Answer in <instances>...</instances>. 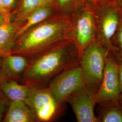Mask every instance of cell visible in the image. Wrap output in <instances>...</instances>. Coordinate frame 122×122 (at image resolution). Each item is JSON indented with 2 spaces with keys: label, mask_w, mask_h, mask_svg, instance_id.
Listing matches in <instances>:
<instances>
[{
  "label": "cell",
  "mask_w": 122,
  "mask_h": 122,
  "mask_svg": "<svg viewBox=\"0 0 122 122\" xmlns=\"http://www.w3.org/2000/svg\"><path fill=\"white\" fill-rule=\"evenodd\" d=\"M28 58L27 67L20 80L34 88L47 87L57 75L80 65V53L72 39Z\"/></svg>",
  "instance_id": "6da1fadb"
},
{
  "label": "cell",
  "mask_w": 122,
  "mask_h": 122,
  "mask_svg": "<svg viewBox=\"0 0 122 122\" xmlns=\"http://www.w3.org/2000/svg\"><path fill=\"white\" fill-rule=\"evenodd\" d=\"M71 15L57 13L19 35L10 54L30 58L68 39H72Z\"/></svg>",
  "instance_id": "7a4b0ae2"
},
{
  "label": "cell",
  "mask_w": 122,
  "mask_h": 122,
  "mask_svg": "<svg viewBox=\"0 0 122 122\" xmlns=\"http://www.w3.org/2000/svg\"><path fill=\"white\" fill-rule=\"evenodd\" d=\"M93 5L96 39L116 55L117 50L113 44V39L122 22L120 13L113 0H100Z\"/></svg>",
  "instance_id": "3957f363"
},
{
  "label": "cell",
  "mask_w": 122,
  "mask_h": 122,
  "mask_svg": "<svg viewBox=\"0 0 122 122\" xmlns=\"http://www.w3.org/2000/svg\"><path fill=\"white\" fill-rule=\"evenodd\" d=\"M71 39L80 53L96 39V26L94 7L89 1L71 15Z\"/></svg>",
  "instance_id": "277c9868"
},
{
  "label": "cell",
  "mask_w": 122,
  "mask_h": 122,
  "mask_svg": "<svg viewBox=\"0 0 122 122\" xmlns=\"http://www.w3.org/2000/svg\"><path fill=\"white\" fill-rule=\"evenodd\" d=\"M110 51L96 39L80 57L81 66L89 85L98 88L102 81L106 58Z\"/></svg>",
  "instance_id": "5b68a950"
},
{
  "label": "cell",
  "mask_w": 122,
  "mask_h": 122,
  "mask_svg": "<svg viewBox=\"0 0 122 122\" xmlns=\"http://www.w3.org/2000/svg\"><path fill=\"white\" fill-rule=\"evenodd\" d=\"M87 84L83 71L79 65L57 75L48 87L57 102L63 104L71 94Z\"/></svg>",
  "instance_id": "8992f818"
},
{
  "label": "cell",
  "mask_w": 122,
  "mask_h": 122,
  "mask_svg": "<svg viewBox=\"0 0 122 122\" xmlns=\"http://www.w3.org/2000/svg\"><path fill=\"white\" fill-rule=\"evenodd\" d=\"M34 113L38 122H49L55 118L60 111L59 104L48 87L33 88L25 100Z\"/></svg>",
  "instance_id": "52a82bcc"
},
{
  "label": "cell",
  "mask_w": 122,
  "mask_h": 122,
  "mask_svg": "<svg viewBox=\"0 0 122 122\" xmlns=\"http://www.w3.org/2000/svg\"><path fill=\"white\" fill-rule=\"evenodd\" d=\"M98 87L87 84L71 94L66 100L71 107L77 122H98L95 113Z\"/></svg>",
  "instance_id": "ba28073f"
},
{
  "label": "cell",
  "mask_w": 122,
  "mask_h": 122,
  "mask_svg": "<svg viewBox=\"0 0 122 122\" xmlns=\"http://www.w3.org/2000/svg\"><path fill=\"white\" fill-rule=\"evenodd\" d=\"M113 54L110 52L106 59L102 81L96 94L97 104L122 96L118 74L119 63Z\"/></svg>",
  "instance_id": "9c48e42d"
},
{
  "label": "cell",
  "mask_w": 122,
  "mask_h": 122,
  "mask_svg": "<svg viewBox=\"0 0 122 122\" xmlns=\"http://www.w3.org/2000/svg\"><path fill=\"white\" fill-rule=\"evenodd\" d=\"M28 61L27 57L18 54H8L3 56L0 80H20L26 70Z\"/></svg>",
  "instance_id": "30bf717a"
},
{
  "label": "cell",
  "mask_w": 122,
  "mask_h": 122,
  "mask_svg": "<svg viewBox=\"0 0 122 122\" xmlns=\"http://www.w3.org/2000/svg\"><path fill=\"white\" fill-rule=\"evenodd\" d=\"M4 122H38L30 108L24 101H10L2 120Z\"/></svg>",
  "instance_id": "8fae6325"
},
{
  "label": "cell",
  "mask_w": 122,
  "mask_h": 122,
  "mask_svg": "<svg viewBox=\"0 0 122 122\" xmlns=\"http://www.w3.org/2000/svg\"><path fill=\"white\" fill-rule=\"evenodd\" d=\"M98 122H122V98L98 103Z\"/></svg>",
  "instance_id": "7c38bea8"
},
{
  "label": "cell",
  "mask_w": 122,
  "mask_h": 122,
  "mask_svg": "<svg viewBox=\"0 0 122 122\" xmlns=\"http://www.w3.org/2000/svg\"><path fill=\"white\" fill-rule=\"evenodd\" d=\"M33 88L25 84L19 83L17 81L6 79L0 80V90L10 102L25 101Z\"/></svg>",
  "instance_id": "4fadbf2b"
},
{
  "label": "cell",
  "mask_w": 122,
  "mask_h": 122,
  "mask_svg": "<svg viewBox=\"0 0 122 122\" xmlns=\"http://www.w3.org/2000/svg\"><path fill=\"white\" fill-rule=\"evenodd\" d=\"M21 25L14 21L0 23V56L10 54L17 37Z\"/></svg>",
  "instance_id": "5bb4252c"
},
{
  "label": "cell",
  "mask_w": 122,
  "mask_h": 122,
  "mask_svg": "<svg viewBox=\"0 0 122 122\" xmlns=\"http://www.w3.org/2000/svg\"><path fill=\"white\" fill-rule=\"evenodd\" d=\"M55 0H18L16 7L12 12V21L21 25L32 11L49 5H55Z\"/></svg>",
  "instance_id": "9a60e30c"
},
{
  "label": "cell",
  "mask_w": 122,
  "mask_h": 122,
  "mask_svg": "<svg viewBox=\"0 0 122 122\" xmlns=\"http://www.w3.org/2000/svg\"><path fill=\"white\" fill-rule=\"evenodd\" d=\"M57 13L54 5H46L36 9L29 15L20 27L18 32L17 37L32 26Z\"/></svg>",
  "instance_id": "2e32d148"
},
{
  "label": "cell",
  "mask_w": 122,
  "mask_h": 122,
  "mask_svg": "<svg viewBox=\"0 0 122 122\" xmlns=\"http://www.w3.org/2000/svg\"><path fill=\"white\" fill-rule=\"evenodd\" d=\"M88 0H55L57 13L71 15L85 4Z\"/></svg>",
  "instance_id": "e0dca14e"
},
{
  "label": "cell",
  "mask_w": 122,
  "mask_h": 122,
  "mask_svg": "<svg viewBox=\"0 0 122 122\" xmlns=\"http://www.w3.org/2000/svg\"><path fill=\"white\" fill-rule=\"evenodd\" d=\"M113 46L116 48V54L119 59L122 61V20L119 27L113 39Z\"/></svg>",
  "instance_id": "ac0fdd59"
},
{
  "label": "cell",
  "mask_w": 122,
  "mask_h": 122,
  "mask_svg": "<svg viewBox=\"0 0 122 122\" xmlns=\"http://www.w3.org/2000/svg\"><path fill=\"white\" fill-rule=\"evenodd\" d=\"M10 101L0 90V122L2 121Z\"/></svg>",
  "instance_id": "d6986e66"
},
{
  "label": "cell",
  "mask_w": 122,
  "mask_h": 122,
  "mask_svg": "<svg viewBox=\"0 0 122 122\" xmlns=\"http://www.w3.org/2000/svg\"><path fill=\"white\" fill-rule=\"evenodd\" d=\"M0 15L6 22L12 21V14L6 9L2 0H0Z\"/></svg>",
  "instance_id": "ffe728a7"
},
{
  "label": "cell",
  "mask_w": 122,
  "mask_h": 122,
  "mask_svg": "<svg viewBox=\"0 0 122 122\" xmlns=\"http://www.w3.org/2000/svg\"><path fill=\"white\" fill-rule=\"evenodd\" d=\"M2 1L6 9L10 12L12 13L16 7L18 0H2Z\"/></svg>",
  "instance_id": "44dd1931"
},
{
  "label": "cell",
  "mask_w": 122,
  "mask_h": 122,
  "mask_svg": "<svg viewBox=\"0 0 122 122\" xmlns=\"http://www.w3.org/2000/svg\"><path fill=\"white\" fill-rule=\"evenodd\" d=\"M118 74L120 85V91L122 94V61L119 63L118 68Z\"/></svg>",
  "instance_id": "7402d4cb"
},
{
  "label": "cell",
  "mask_w": 122,
  "mask_h": 122,
  "mask_svg": "<svg viewBox=\"0 0 122 122\" xmlns=\"http://www.w3.org/2000/svg\"><path fill=\"white\" fill-rule=\"evenodd\" d=\"M113 1L118 8L122 17V0H113Z\"/></svg>",
  "instance_id": "603a6c76"
},
{
  "label": "cell",
  "mask_w": 122,
  "mask_h": 122,
  "mask_svg": "<svg viewBox=\"0 0 122 122\" xmlns=\"http://www.w3.org/2000/svg\"><path fill=\"white\" fill-rule=\"evenodd\" d=\"M2 57L0 56V80L1 78V67H2Z\"/></svg>",
  "instance_id": "cb8c5ba5"
},
{
  "label": "cell",
  "mask_w": 122,
  "mask_h": 122,
  "mask_svg": "<svg viewBox=\"0 0 122 122\" xmlns=\"http://www.w3.org/2000/svg\"><path fill=\"white\" fill-rule=\"evenodd\" d=\"M100 0H88V1L91 2L93 5H94Z\"/></svg>",
  "instance_id": "d4e9b609"
},
{
  "label": "cell",
  "mask_w": 122,
  "mask_h": 122,
  "mask_svg": "<svg viewBox=\"0 0 122 122\" xmlns=\"http://www.w3.org/2000/svg\"><path fill=\"white\" fill-rule=\"evenodd\" d=\"M4 21V20L3 18L2 17L1 15H0V23H1V22H3Z\"/></svg>",
  "instance_id": "484cf974"
},
{
  "label": "cell",
  "mask_w": 122,
  "mask_h": 122,
  "mask_svg": "<svg viewBox=\"0 0 122 122\" xmlns=\"http://www.w3.org/2000/svg\"></svg>",
  "instance_id": "4316f807"
},
{
  "label": "cell",
  "mask_w": 122,
  "mask_h": 122,
  "mask_svg": "<svg viewBox=\"0 0 122 122\" xmlns=\"http://www.w3.org/2000/svg\"></svg>",
  "instance_id": "83f0119b"
}]
</instances>
